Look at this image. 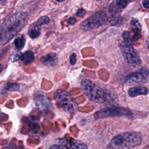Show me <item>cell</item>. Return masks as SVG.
Masks as SVG:
<instances>
[{
	"label": "cell",
	"instance_id": "obj_24",
	"mask_svg": "<svg viewBox=\"0 0 149 149\" xmlns=\"http://www.w3.org/2000/svg\"><path fill=\"white\" fill-rule=\"evenodd\" d=\"M49 149H66L65 147L61 146V145H57V144H54L51 146Z\"/></svg>",
	"mask_w": 149,
	"mask_h": 149
},
{
	"label": "cell",
	"instance_id": "obj_23",
	"mask_svg": "<svg viewBox=\"0 0 149 149\" xmlns=\"http://www.w3.org/2000/svg\"><path fill=\"white\" fill-rule=\"evenodd\" d=\"M86 10L83 9H79L76 12V15L79 17H83L86 15Z\"/></svg>",
	"mask_w": 149,
	"mask_h": 149
},
{
	"label": "cell",
	"instance_id": "obj_28",
	"mask_svg": "<svg viewBox=\"0 0 149 149\" xmlns=\"http://www.w3.org/2000/svg\"><path fill=\"white\" fill-rule=\"evenodd\" d=\"M0 2L2 4H4L5 3V0H0Z\"/></svg>",
	"mask_w": 149,
	"mask_h": 149
},
{
	"label": "cell",
	"instance_id": "obj_26",
	"mask_svg": "<svg viewBox=\"0 0 149 149\" xmlns=\"http://www.w3.org/2000/svg\"><path fill=\"white\" fill-rule=\"evenodd\" d=\"M76 20L74 17H70L68 19V23L71 25H73L76 23Z\"/></svg>",
	"mask_w": 149,
	"mask_h": 149
},
{
	"label": "cell",
	"instance_id": "obj_8",
	"mask_svg": "<svg viewBox=\"0 0 149 149\" xmlns=\"http://www.w3.org/2000/svg\"><path fill=\"white\" fill-rule=\"evenodd\" d=\"M148 74L149 71L147 68H141L127 75L125 78V83L130 86L146 84L148 81Z\"/></svg>",
	"mask_w": 149,
	"mask_h": 149
},
{
	"label": "cell",
	"instance_id": "obj_10",
	"mask_svg": "<svg viewBox=\"0 0 149 149\" xmlns=\"http://www.w3.org/2000/svg\"><path fill=\"white\" fill-rule=\"evenodd\" d=\"M60 143L62 144L61 146L68 149H88L85 143L76 139L68 140L66 138H63L60 140Z\"/></svg>",
	"mask_w": 149,
	"mask_h": 149
},
{
	"label": "cell",
	"instance_id": "obj_3",
	"mask_svg": "<svg viewBox=\"0 0 149 149\" xmlns=\"http://www.w3.org/2000/svg\"><path fill=\"white\" fill-rule=\"evenodd\" d=\"M80 87L91 101L95 103L102 104L107 100V95L104 90L92 81L84 79L80 83Z\"/></svg>",
	"mask_w": 149,
	"mask_h": 149
},
{
	"label": "cell",
	"instance_id": "obj_21",
	"mask_svg": "<svg viewBox=\"0 0 149 149\" xmlns=\"http://www.w3.org/2000/svg\"><path fill=\"white\" fill-rule=\"evenodd\" d=\"M69 62H70V64L72 65L75 64V63L76 62V56L74 53L70 55V56L69 57Z\"/></svg>",
	"mask_w": 149,
	"mask_h": 149
},
{
	"label": "cell",
	"instance_id": "obj_15",
	"mask_svg": "<svg viewBox=\"0 0 149 149\" xmlns=\"http://www.w3.org/2000/svg\"><path fill=\"white\" fill-rule=\"evenodd\" d=\"M109 22L112 26H118L122 24V19L121 16L115 12L111 15Z\"/></svg>",
	"mask_w": 149,
	"mask_h": 149
},
{
	"label": "cell",
	"instance_id": "obj_22",
	"mask_svg": "<svg viewBox=\"0 0 149 149\" xmlns=\"http://www.w3.org/2000/svg\"><path fill=\"white\" fill-rule=\"evenodd\" d=\"M22 56V53H19L14 55L12 57V62H16L18 60H21Z\"/></svg>",
	"mask_w": 149,
	"mask_h": 149
},
{
	"label": "cell",
	"instance_id": "obj_14",
	"mask_svg": "<svg viewBox=\"0 0 149 149\" xmlns=\"http://www.w3.org/2000/svg\"><path fill=\"white\" fill-rule=\"evenodd\" d=\"M34 59V53L31 51H27L24 54H22L21 61L24 64H29L33 62Z\"/></svg>",
	"mask_w": 149,
	"mask_h": 149
},
{
	"label": "cell",
	"instance_id": "obj_13",
	"mask_svg": "<svg viewBox=\"0 0 149 149\" xmlns=\"http://www.w3.org/2000/svg\"><path fill=\"white\" fill-rule=\"evenodd\" d=\"M148 93V89L143 86H134L131 87L128 91V94L131 97H136L140 95H146Z\"/></svg>",
	"mask_w": 149,
	"mask_h": 149
},
{
	"label": "cell",
	"instance_id": "obj_9",
	"mask_svg": "<svg viewBox=\"0 0 149 149\" xmlns=\"http://www.w3.org/2000/svg\"><path fill=\"white\" fill-rule=\"evenodd\" d=\"M49 22V18L47 16L40 17L36 22L31 24L28 29V34L31 38H35L39 36L41 33V26L47 24Z\"/></svg>",
	"mask_w": 149,
	"mask_h": 149
},
{
	"label": "cell",
	"instance_id": "obj_4",
	"mask_svg": "<svg viewBox=\"0 0 149 149\" xmlns=\"http://www.w3.org/2000/svg\"><path fill=\"white\" fill-rule=\"evenodd\" d=\"M54 98L56 104L65 112L74 114L77 111L78 106L76 101L66 91L57 90L54 94Z\"/></svg>",
	"mask_w": 149,
	"mask_h": 149
},
{
	"label": "cell",
	"instance_id": "obj_16",
	"mask_svg": "<svg viewBox=\"0 0 149 149\" xmlns=\"http://www.w3.org/2000/svg\"><path fill=\"white\" fill-rule=\"evenodd\" d=\"M25 41H26V40L24 36L22 35L20 36L17 37L14 41L15 47L19 50L22 49L24 46Z\"/></svg>",
	"mask_w": 149,
	"mask_h": 149
},
{
	"label": "cell",
	"instance_id": "obj_5",
	"mask_svg": "<svg viewBox=\"0 0 149 149\" xmlns=\"http://www.w3.org/2000/svg\"><path fill=\"white\" fill-rule=\"evenodd\" d=\"M108 20L105 12H96L81 23L80 27L83 31H89L105 24Z\"/></svg>",
	"mask_w": 149,
	"mask_h": 149
},
{
	"label": "cell",
	"instance_id": "obj_25",
	"mask_svg": "<svg viewBox=\"0 0 149 149\" xmlns=\"http://www.w3.org/2000/svg\"><path fill=\"white\" fill-rule=\"evenodd\" d=\"M139 38H140L139 34L138 33H135L130 38L132 41H137L139 39Z\"/></svg>",
	"mask_w": 149,
	"mask_h": 149
},
{
	"label": "cell",
	"instance_id": "obj_1",
	"mask_svg": "<svg viewBox=\"0 0 149 149\" xmlns=\"http://www.w3.org/2000/svg\"><path fill=\"white\" fill-rule=\"evenodd\" d=\"M27 20V15L24 12H17L12 15L0 29V44L4 45L13 38L24 27Z\"/></svg>",
	"mask_w": 149,
	"mask_h": 149
},
{
	"label": "cell",
	"instance_id": "obj_11",
	"mask_svg": "<svg viewBox=\"0 0 149 149\" xmlns=\"http://www.w3.org/2000/svg\"><path fill=\"white\" fill-rule=\"evenodd\" d=\"M34 100L36 105L41 109H44L47 108L49 103L47 95L44 92L41 91L37 92L34 95Z\"/></svg>",
	"mask_w": 149,
	"mask_h": 149
},
{
	"label": "cell",
	"instance_id": "obj_12",
	"mask_svg": "<svg viewBox=\"0 0 149 149\" xmlns=\"http://www.w3.org/2000/svg\"><path fill=\"white\" fill-rule=\"evenodd\" d=\"M42 63L47 66H53L58 62V55L56 53H49L42 56L40 58Z\"/></svg>",
	"mask_w": 149,
	"mask_h": 149
},
{
	"label": "cell",
	"instance_id": "obj_19",
	"mask_svg": "<svg viewBox=\"0 0 149 149\" xmlns=\"http://www.w3.org/2000/svg\"><path fill=\"white\" fill-rule=\"evenodd\" d=\"M123 41L125 43H132V40L130 37V33L127 31H124L123 34Z\"/></svg>",
	"mask_w": 149,
	"mask_h": 149
},
{
	"label": "cell",
	"instance_id": "obj_20",
	"mask_svg": "<svg viewBox=\"0 0 149 149\" xmlns=\"http://www.w3.org/2000/svg\"><path fill=\"white\" fill-rule=\"evenodd\" d=\"M116 4L120 9H124L127 6V0H117Z\"/></svg>",
	"mask_w": 149,
	"mask_h": 149
},
{
	"label": "cell",
	"instance_id": "obj_2",
	"mask_svg": "<svg viewBox=\"0 0 149 149\" xmlns=\"http://www.w3.org/2000/svg\"><path fill=\"white\" fill-rule=\"evenodd\" d=\"M141 139L138 132H125L113 137L109 144L113 149H132L140 145Z\"/></svg>",
	"mask_w": 149,
	"mask_h": 149
},
{
	"label": "cell",
	"instance_id": "obj_7",
	"mask_svg": "<svg viewBox=\"0 0 149 149\" xmlns=\"http://www.w3.org/2000/svg\"><path fill=\"white\" fill-rule=\"evenodd\" d=\"M132 114L131 111L126 108L121 107H110L102 108L97 111L94 116L95 119L104 118L107 117L129 116Z\"/></svg>",
	"mask_w": 149,
	"mask_h": 149
},
{
	"label": "cell",
	"instance_id": "obj_27",
	"mask_svg": "<svg viewBox=\"0 0 149 149\" xmlns=\"http://www.w3.org/2000/svg\"><path fill=\"white\" fill-rule=\"evenodd\" d=\"M143 6L146 8H148L149 6V1L148 0H144L143 2Z\"/></svg>",
	"mask_w": 149,
	"mask_h": 149
},
{
	"label": "cell",
	"instance_id": "obj_6",
	"mask_svg": "<svg viewBox=\"0 0 149 149\" xmlns=\"http://www.w3.org/2000/svg\"><path fill=\"white\" fill-rule=\"evenodd\" d=\"M120 49L123 57L128 64L134 68L140 65V56L138 52L132 47V43L122 42L120 44Z\"/></svg>",
	"mask_w": 149,
	"mask_h": 149
},
{
	"label": "cell",
	"instance_id": "obj_18",
	"mask_svg": "<svg viewBox=\"0 0 149 149\" xmlns=\"http://www.w3.org/2000/svg\"><path fill=\"white\" fill-rule=\"evenodd\" d=\"M6 88L10 91H17L19 89V85L17 83H8L6 85Z\"/></svg>",
	"mask_w": 149,
	"mask_h": 149
},
{
	"label": "cell",
	"instance_id": "obj_29",
	"mask_svg": "<svg viewBox=\"0 0 149 149\" xmlns=\"http://www.w3.org/2000/svg\"><path fill=\"white\" fill-rule=\"evenodd\" d=\"M56 1H58V2H62V1H64V0H56Z\"/></svg>",
	"mask_w": 149,
	"mask_h": 149
},
{
	"label": "cell",
	"instance_id": "obj_17",
	"mask_svg": "<svg viewBox=\"0 0 149 149\" xmlns=\"http://www.w3.org/2000/svg\"><path fill=\"white\" fill-rule=\"evenodd\" d=\"M130 24L132 29L134 32L139 33V32L141 31V24L139 23V22L138 21V20H137L136 19H133L131 20Z\"/></svg>",
	"mask_w": 149,
	"mask_h": 149
}]
</instances>
